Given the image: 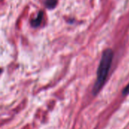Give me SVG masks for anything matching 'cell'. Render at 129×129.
I'll return each mask as SVG.
<instances>
[{"label": "cell", "mask_w": 129, "mask_h": 129, "mask_svg": "<svg viewBox=\"0 0 129 129\" xmlns=\"http://www.w3.org/2000/svg\"><path fill=\"white\" fill-rule=\"evenodd\" d=\"M113 55V51L110 48H107L103 52L97 71V79L92 90V94L94 95H97L100 92L106 82L112 65Z\"/></svg>", "instance_id": "1"}, {"label": "cell", "mask_w": 129, "mask_h": 129, "mask_svg": "<svg viewBox=\"0 0 129 129\" xmlns=\"http://www.w3.org/2000/svg\"><path fill=\"white\" fill-rule=\"evenodd\" d=\"M122 94L123 95H128V94H129V83L125 86V88L122 90Z\"/></svg>", "instance_id": "4"}, {"label": "cell", "mask_w": 129, "mask_h": 129, "mask_svg": "<svg viewBox=\"0 0 129 129\" xmlns=\"http://www.w3.org/2000/svg\"><path fill=\"white\" fill-rule=\"evenodd\" d=\"M57 3V0H47L45 2V5L48 8L52 9L56 6Z\"/></svg>", "instance_id": "3"}, {"label": "cell", "mask_w": 129, "mask_h": 129, "mask_svg": "<svg viewBox=\"0 0 129 129\" xmlns=\"http://www.w3.org/2000/svg\"><path fill=\"white\" fill-rule=\"evenodd\" d=\"M43 14H44L43 11H40L39 12V14H38V15H37V17H36V18L31 20L30 23H31V25H32L33 27H38L39 26H40V24H41V23H42V19H43Z\"/></svg>", "instance_id": "2"}, {"label": "cell", "mask_w": 129, "mask_h": 129, "mask_svg": "<svg viewBox=\"0 0 129 129\" xmlns=\"http://www.w3.org/2000/svg\"><path fill=\"white\" fill-rule=\"evenodd\" d=\"M0 73H1V70H0Z\"/></svg>", "instance_id": "5"}]
</instances>
